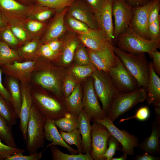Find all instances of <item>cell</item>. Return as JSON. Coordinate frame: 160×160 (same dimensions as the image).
<instances>
[{
  "label": "cell",
  "mask_w": 160,
  "mask_h": 160,
  "mask_svg": "<svg viewBox=\"0 0 160 160\" xmlns=\"http://www.w3.org/2000/svg\"><path fill=\"white\" fill-rule=\"evenodd\" d=\"M113 49L115 54L135 79L138 87L143 88L147 91L149 76L150 64L145 53L131 54L114 46Z\"/></svg>",
  "instance_id": "obj_1"
},
{
  "label": "cell",
  "mask_w": 160,
  "mask_h": 160,
  "mask_svg": "<svg viewBox=\"0 0 160 160\" xmlns=\"http://www.w3.org/2000/svg\"><path fill=\"white\" fill-rule=\"evenodd\" d=\"M117 47L127 53L138 54L152 52L160 48V41L146 39L136 33L130 26L117 37Z\"/></svg>",
  "instance_id": "obj_2"
},
{
  "label": "cell",
  "mask_w": 160,
  "mask_h": 160,
  "mask_svg": "<svg viewBox=\"0 0 160 160\" xmlns=\"http://www.w3.org/2000/svg\"><path fill=\"white\" fill-rule=\"evenodd\" d=\"M46 119L33 103L27 125L26 143V149L30 154L37 152L44 146Z\"/></svg>",
  "instance_id": "obj_3"
},
{
  "label": "cell",
  "mask_w": 160,
  "mask_h": 160,
  "mask_svg": "<svg viewBox=\"0 0 160 160\" xmlns=\"http://www.w3.org/2000/svg\"><path fill=\"white\" fill-rule=\"evenodd\" d=\"M91 77L97 95L102 103V109L107 117L112 103L121 92L107 73L96 69Z\"/></svg>",
  "instance_id": "obj_4"
},
{
  "label": "cell",
  "mask_w": 160,
  "mask_h": 160,
  "mask_svg": "<svg viewBox=\"0 0 160 160\" xmlns=\"http://www.w3.org/2000/svg\"><path fill=\"white\" fill-rule=\"evenodd\" d=\"M33 104L46 119L56 120L68 112L62 99L41 92H31Z\"/></svg>",
  "instance_id": "obj_5"
},
{
  "label": "cell",
  "mask_w": 160,
  "mask_h": 160,
  "mask_svg": "<svg viewBox=\"0 0 160 160\" xmlns=\"http://www.w3.org/2000/svg\"><path fill=\"white\" fill-rule=\"evenodd\" d=\"M147 91L144 88H139L133 91L120 93L112 103L107 117L113 122L120 116L146 99Z\"/></svg>",
  "instance_id": "obj_6"
},
{
  "label": "cell",
  "mask_w": 160,
  "mask_h": 160,
  "mask_svg": "<svg viewBox=\"0 0 160 160\" xmlns=\"http://www.w3.org/2000/svg\"><path fill=\"white\" fill-rule=\"evenodd\" d=\"M94 121L102 124L109 130L111 135L119 142L122 146L120 150L127 155H133L134 153V148L138 147V138L128 131L120 129L116 127L110 119L106 117L102 119H92Z\"/></svg>",
  "instance_id": "obj_7"
},
{
  "label": "cell",
  "mask_w": 160,
  "mask_h": 160,
  "mask_svg": "<svg viewBox=\"0 0 160 160\" xmlns=\"http://www.w3.org/2000/svg\"><path fill=\"white\" fill-rule=\"evenodd\" d=\"M107 73L121 92H130L139 88L135 79L120 59L117 65L111 68Z\"/></svg>",
  "instance_id": "obj_8"
},
{
  "label": "cell",
  "mask_w": 160,
  "mask_h": 160,
  "mask_svg": "<svg viewBox=\"0 0 160 160\" xmlns=\"http://www.w3.org/2000/svg\"><path fill=\"white\" fill-rule=\"evenodd\" d=\"M91 137L92 149L91 156L94 160H104L103 156L107 149V141L111 135L104 125L92 121Z\"/></svg>",
  "instance_id": "obj_9"
},
{
  "label": "cell",
  "mask_w": 160,
  "mask_h": 160,
  "mask_svg": "<svg viewBox=\"0 0 160 160\" xmlns=\"http://www.w3.org/2000/svg\"><path fill=\"white\" fill-rule=\"evenodd\" d=\"M98 98L91 77L88 79L84 85L82 99L83 109L91 119L94 118L102 119L107 117Z\"/></svg>",
  "instance_id": "obj_10"
},
{
  "label": "cell",
  "mask_w": 160,
  "mask_h": 160,
  "mask_svg": "<svg viewBox=\"0 0 160 160\" xmlns=\"http://www.w3.org/2000/svg\"><path fill=\"white\" fill-rule=\"evenodd\" d=\"M112 13L114 18L113 43L115 44L118 36L130 26L131 7L125 0H115L113 2Z\"/></svg>",
  "instance_id": "obj_11"
},
{
  "label": "cell",
  "mask_w": 160,
  "mask_h": 160,
  "mask_svg": "<svg viewBox=\"0 0 160 160\" xmlns=\"http://www.w3.org/2000/svg\"><path fill=\"white\" fill-rule=\"evenodd\" d=\"M157 0H152L141 6L131 8L130 25L136 33L149 40L148 36V17L152 7Z\"/></svg>",
  "instance_id": "obj_12"
},
{
  "label": "cell",
  "mask_w": 160,
  "mask_h": 160,
  "mask_svg": "<svg viewBox=\"0 0 160 160\" xmlns=\"http://www.w3.org/2000/svg\"><path fill=\"white\" fill-rule=\"evenodd\" d=\"M113 47L109 45L97 51L87 49L90 63L97 69L108 73L111 68L117 65L120 59L114 53Z\"/></svg>",
  "instance_id": "obj_13"
},
{
  "label": "cell",
  "mask_w": 160,
  "mask_h": 160,
  "mask_svg": "<svg viewBox=\"0 0 160 160\" xmlns=\"http://www.w3.org/2000/svg\"><path fill=\"white\" fill-rule=\"evenodd\" d=\"M34 71H35L33 76L34 81L63 100V95L60 82L56 73L50 69H41L36 65Z\"/></svg>",
  "instance_id": "obj_14"
},
{
  "label": "cell",
  "mask_w": 160,
  "mask_h": 160,
  "mask_svg": "<svg viewBox=\"0 0 160 160\" xmlns=\"http://www.w3.org/2000/svg\"><path fill=\"white\" fill-rule=\"evenodd\" d=\"M36 62V60L22 62L15 61L0 66L2 72L19 80L22 84H26L30 81Z\"/></svg>",
  "instance_id": "obj_15"
},
{
  "label": "cell",
  "mask_w": 160,
  "mask_h": 160,
  "mask_svg": "<svg viewBox=\"0 0 160 160\" xmlns=\"http://www.w3.org/2000/svg\"><path fill=\"white\" fill-rule=\"evenodd\" d=\"M22 102L19 115V127L23 138L27 140V127L31 111L33 105L31 91L26 84L21 83Z\"/></svg>",
  "instance_id": "obj_16"
},
{
  "label": "cell",
  "mask_w": 160,
  "mask_h": 160,
  "mask_svg": "<svg viewBox=\"0 0 160 160\" xmlns=\"http://www.w3.org/2000/svg\"><path fill=\"white\" fill-rule=\"evenodd\" d=\"M77 34L82 43L87 49L92 50H99L107 46L112 45L103 31L101 29H90L86 33Z\"/></svg>",
  "instance_id": "obj_17"
},
{
  "label": "cell",
  "mask_w": 160,
  "mask_h": 160,
  "mask_svg": "<svg viewBox=\"0 0 160 160\" xmlns=\"http://www.w3.org/2000/svg\"><path fill=\"white\" fill-rule=\"evenodd\" d=\"M113 2L106 0L100 12L95 17L100 28L103 31L110 43L113 46Z\"/></svg>",
  "instance_id": "obj_18"
},
{
  "label": "cell",
  "mask_w": 160,
  "mask_h": 160,
  "mask_svg": "<svg viewBox=\"0 0 160 160\" xmlns=\"http://www.w3.org/2000/svg\"><path fill=\"white\" fill-rule=\"evenodd\" d=\"M68 9V15L80 21L90 28L100 29L94 14L91 9L82 4H73Z\"/></svg>",
  "instance_id": "obj_19"
},
{
  "label": "cell",
  "mask_w": 160,
  "mask_h": 160,
  "mask_svg": "<svg viewBox=\"0 0 160 160\" xmlns=\"http://www.w3.org/2000/svg\"><path fill=\"white\" fill-rule=\"evenodd\" d=\"M55 120L46 119L44 126L45 139L51 143L48 144L44 150L51 145H60L66 148L71 154H77V150L72 148L62 137L55 124Z\"/></svg>",
  "instance_id": "obj_20"
},
{
  "label": "cell",
  "mask_w": 160,
  "mask_h": 160,
  "mask_svg": "<svg viewBox=\"0 0 160 160\" xmlns=\"http://www.w3.org/2000/svg\"><path fill=\"white\" fill-rule=\"evenodd\" d=\"M91 120L83 109L78 115V129L81 136L82 151L84 154H90L92 151Z\"/></svg>",
  "instance_id": "obj_21"
},
{
  "label": "cell",
  "mask_w": 160,
  "mask_h": 160,
  "mask_svg": "<svg viewBox=\"0 0 160 160\" xmlns=\"http://www.w3.org/2000/svg\"><path fill=\"white\" fill-rule=\"evenodd\" d=\"M150 73L146 99L148 105L160 107V78L153 71L151 61L149 63Z\"/></svg>",
  "instance_id": "obj_22"
},
{
  "label": "cell",
  "mask_w": 160,
  "mask_h": 160,
  "mask_svg": "<svg viewBox=\"0 0 160 160\" xmlns=\"http://www.w3.org/2000/svg\"><path fill=\"white\" fill-rule=\"evenodd\" d=\"M152 130L150 135L139 144L140 148L151 154H157L160 151V125L156 122L151 124Z\"/></svg>",
  "instance_id": "obj_23"
},
{
  "label": "cell",
  "mask_w": 160,
  "mask_h": 160,
  "mask_svg": "<svg viewBox=\"0 0 160 160\" xmlns=\"http://www.w3.org/2000/svg\"><path fill=\"white\" fill-rule=\"evenodd\" d=\"M82 96V88L78 83L70 95L63 99V104L68 112L78 116L83 109Z\"/></svg>",
  "instance_id": "obj_24"
},
{
  "label": "cell",
  "mask_w": 160,
  "mask_h": 160,
  "mask_svg": "<svg viewBox=\"0 0 160 160\" xmlns=\"http://www.w3.org/2000/svg\"><path fill=\"white\" fill-rule=\"evenodd\" d=\"M67 11V7L65 8L52 20L44 37L45 43L57 39L63 33L65 30L64 17Z\"/></svg>",
  "instance_id": "obj_25"
},
{
  "label": "cell",
  "mask_w": 160,
  "mask_h": 160,
  "mask_svg": "<svg viewBox=\"0 0 160 160\" xmlns=\"http://www.w3.org/2000/svg\"><path fill=\"white\" fill-rule=\"evenodd\" d=\"M7 85L10 93L12 104L17 119L19 118L22 102V95L20 87L15 79L10 77L7 80Z\"/></svg>",
  "instance_id": "obj_26"
},
{
  "label": "cell",
  "mask_w": 160,
  "mask_h": 160,
  "mask_svg": "<svg viewBox=\"0 0 160 160\" xmlns=\"http://www.w3.org/2000/svg\"><path fill=\"white\" fill-rule=\"evenodd\" d=\"M55 122L57 127L61 131L69 132L78 128V116L70 112Z\"/></svg>",
  "instance_id": "obj_27"
},
{
  "label": "cell",
  "mask_w": 160,
  "mask_h": 160,
  "mask_svg": "<svg viewBox=\"0 0 160 160\" xmlns=\"http://www.w3.org/2000/svg\"><path fill=\"white\" fill-rule=\"evenodd\" d=\"M62 45V42L57 39L50 40L39 47L38 54L46 58H53L59 53Z\"/></svg>",
  "instance_id": "obj_28"
},
{
  "label": "cell",
  "mask_w": 160,
  "mask_h": 160,
  "mask_svg": "<svg viewBox=\"0 0 160 160\" xmlns=\"http://www.w3.org/2000/svg\"><path fill=\"white\" fill-rule=\"evenodd\" d=\"M53 160H92L89 153L68 154L63 153L56 145L49 146Z\"/></svg>",
  "instance_id": "obj_29"
},
{
  "label": "cell",
  "mask_w": 160,
  "mask_h": 160,
  "mask_svg": "<svg viewBox=\"0 0 160 160\" xmlns=\"http://www.w3.org/2000/svg\"><path fill=\"white\" fill-rule=\"evenodd\" d=\"M79 44L78 40L73 36L69 37L66 41L61 57V61L63 64L68 65L72 61L76 50Z\"/></svg>",
  "instance_id": "obj_30"
},
{
  "label": "cell",
  "mask_w": 160,
  "mask_h": 160,
  "mask_svg": "<svg viewBox=\"0 0 160 160\" xmlns=\"http://www.w3.org/2000/svg\"><path fill=\"white\" fill-rule=\"evenodd\" d=\"M17 52L11 49L5 42L0 41V66L20 59Z\"/></svg>",
  "instance_id": "obj_31"
},
{
  "label": "cell",
  "mask_w": 160,
  "mask_h": 160,
  "mask_svg": "<svg viewBox=\"0 0 160 160\" xmlns=\"http://www.w3.org/2000/svg\"><path fill=\"white\" fill-rule=\"evenodd\" d=\"M0 116L7 121L11 126L15 124L17 118L12 104L0 95Z\"/></svg>",
  "instance_id": "obj_32"
},
{
  "label": "cell",
  "mask_w": 160,
  "mask_h": 160,
  "mask_svg": "<svg viewBox=\"0 0 160 160\" xmlns=\"http://www.w3.org/2000/svg\"><path fill=\"white\" fill-rule=\"evenodd\" d=\"M39 47L38 41L34 40L25 44L17 52L20 58L23 57L27 61L36 60Z\"/></svg>",
  "instance_id": "obj_33"
},
{
  "label": "cell",
  "mask_w": 160,
  "mask_h": 160,
  "mask_svg": "<svg viewBox=\"0 0 160 160\" xmlns=\"http://www.w3.org/2000/svg\"><path fill=\"white\" fill-rule=\"evenodd\" d=\"M60 133L65 141L69 145H74L77 148L78 153H82V139L79 129L69 132L60 130Z\"/></svg>",
  "instance_id": "obj_34"
},
{
  "label": "cell",
  "mask_w": 160,
  "mask_h": 160,
  "mask_svg": "<svg viewBox=\"0 0 160 160\" xmlns=\"http://www.w3.org/2000/svg\"><path fill=\"white\" fill-rule=\"evenodd\" d=\"M0 138L6 144L12 147H17L11 126L0 116Z\"/></svg>",
  "instance_id": "obj_35"
},
{
  "label": "cell",
  "mask_w": 160,
  "mask_h": 160,
  "mask_svg": "<svg viewBox=\"0 0 160 160\" xmlns=\"http://www.w3.org/2000/svg\"><path fill=\"white\" fill-rule=\"evenodd\" d=\"M96 69L92 63L88 65H77L71 69V75L78 81L83 80L91 76Z\"/></svg>",
  "instance_id": "obj_36"
},
{
  "label": "cell",
  "mask_w": 160,
  "mask_h": 160,
  "mask_svg": "<svg viewBox=\"0 0 160 160\" xmlns=\"http://www.w3.org/2000/svg\"><path fill=\"white\" fill-rule=\"evenodd\" d=\"M74 58L77 65H88L91 63L87 50L81 44H79L77 47L75 52Z\"/></svg>",
  "instance_id": "obj_37"
},
{
  "label": "cell",
  "mask_w": 160,
  "mask_h": 160,
  "mask_svg": "<svg viewBox=\"0 0 160 160\" xmlns=\"http://www.w3.org/2000/svg\"><path fill=\"white\" fill-rule=\"evenodd\" d=\"M78 83V81L71 75L66 76L62 87L63 98L70 95Z\"/></svg>",
  "instance_id": "obj_38"
},
{
  "label": "cell",
  "mask_w": 160,
  "mask_h": 160,
  "mask_svg": "<svg viewBox=\"0 0 160 160\" xmlns=\"http://www.w3.org/2000/svg\"><path fill=\"white\" fill-rule=\"evenodd\" d=\"M108 147L103 156L104 160H111L113 157L117 150H119L121 145L119 142L113 136L111 135L107 141Z\"/></svg>",
  "instance_id": "obj_39"
},
{
  "label": "cell",
  "mask_w": 160,
  "mask_h": 160,
  "mask_svg": "<svg viewBox=\"0 0 160 160\" xmlns=\"http://www.w3.org/2000/svg\"><path fill=\"white\" fill-rule=\"evenodd\" d=\"M43 5L60 9L71 6L75 0H37Z\"/></svg>",
  "instance_id": "obj_40"
},
{
  "label": "cell",
  "mask_w": 160,
  "mask_h": 160,
  "mask_svg": "<svg viewBox=\"0 0 160 160\" xmlns=\"http://www.w3.org/2000/svg\"><path fill=\"white\" fill-rule=\"evenodd\" d=\"M0 5L4 9L13 12L25 10L26 7L14 0H0Z\"/></svg>",
  "instance_id": "obj_41"
},
{
  "label": "cell",
  "mask_w": 160,
  "mask_h": 160,
  "mask_svg": "<svg viewBox=\"0 0 160 160\" xmlns=\"http://www.w3.org/2000/svg\"><path fill=\"white\" fill-rule=\"evenodd\" d=\"M67 21L70 27L77 33H85L91 29L82 22L69 15Z\"/></svg>",
  "instance_id": "obj_42"
},
{
  "label": "cell",
  "mask_w": 160,
  "mask_h": 160,
  "mask_svg": "<svg viewBox=\"0 0 160 160\" xmlns=\"http://www.w3.org/2000/svg\"><path fill=\"white\" fill-rule=\"evenodd\" d=\"M148 36L149 40L160 41V16L148 25Z\"/></svg>",
  "instance_id": "obj_43"
},
{
  "label": "cell",
  "mask_w": 160,
  "mask_h": 160,
  "mask_svg": "<svg viewBox=\"0 0 160 160\" xmlns=\"http://www.w3.org/2000/svg\"><path fill=\"white\" fill-rule=\"evenodd\" d=\"M24 149L9 146L2 142L0 138V160H5L8 156L18 153H23Z\"/></svg>",
  "instance_id": "obj_44"
},
{
  "label": "cell",
  "mask_w": 160,
  "mask_h": 160,
  "mask_svg": "<svg viewBox=\"0 0 160 160\" xmlns=\"http://www.w3.org/2000/svg\"><path fill=\"white\" fill-rule=\"evenodd\" d=\"M43 151H37L29 155H24L23 153H18L10 155L5 160H39L42 157Z\"/></svg>",
  "instance_id": "obj_45"
},
{
  "label": "cell",
  "mask_w": 160,
  "mask_h": 160,
  "mask_svg": "<svg viewBox=\"0 0 160 160\" xmlns=\"http://www.w3.org/2000/svg\"><path fill=\"white\" fill-rule=\"evenodd\" d=\"M150 114V111L148 108L146 106H143L137 110L135 115L125 119H121L119 123L133 119H136L141 121H145L149 118Z\"/></svg>",
  "instance_id": "obj_46"
},
{
  "label": "cell",
  "mask_w": 160,
  "mask_h": 160,
  "mask_svg": "<svg viewBox=\"0 0 160 160\" xmlns=\"http://www.w3.org/2000/svg\"><path fill=\"white\" fill-rule=\"evenodd\" d=\"M2 38L7 44L11 45H16L19 43L18 39L13 34L11 29L7 28L2 33Z\"/></svg>",
  "instance_id": "obj_47"
},
{
  "label": "cell",
  "mask_w": 160,
  "mask_h": 160,
  "mask_svg": "<svg viewBox=\"0 0 160 160\" xmlns=\"http://www.w3.org/2000/svg\"><path fill=\"white\" fill-rule=\"evenodd\" d=\"M160 10V0H157L152 7L149 12L148 17L149 25L156 21L160 16L159 14Z\"/></svg>",
  "instance_id": "obj_48"
},
{
  "label": "cell",
  "mask_w": 160,
  "mask_h": 160,
  "mask_svg": "<svg viewBox=\"0 0 160 160\" xmlns=\"http://www.w3.org/2000/svg\"><path fill=\"white\" fill-rule=\"evenodd\" d=\"M95 16L100 12L106 0H86Z\"/></svg>",
  "instance_id": "obj_49"
},
{
  "label": "cell",
  "mask_w": 160,
  "mask_h": 160,
  "mask_svg": "<svg viewBox=\"0 0 160 160\" xmlns=\"http://www.w3.org/2000/svg\"><path fill=\"white\" fill-rule=\"evenodd\" d=\"M153 58L151 65L153 69L158 75H160V52L157 50L152 52L149 54Z\"/></svg>",
  "instance_id": "obj_50"
},
{
  "label": "cell",
  "mask_w": 160,
  "mask_h": 160,
  "mask_svg": "<svg viewBox=\"0 0 160 160\" xmlns=\"http://www.w3.org/2000/svg\"><path fill=\"white\" fill-rule=\"evenodd\" d=\"M11 30L15 36L21 41L25 40L27 37L26 33L21 26L18 25H12Z\"/></svg>",
  "instance_id": "obj_51"
},
{
  "label": "cell",
  "mask_w": 160,
  "mask_h": 160,
  "mask_svg": "<svg viewBox=\"0 0 160 160\" xmlns=\"http://www.w3.org/2000/svg\"><path fill=\"white\" fill-rule=\"evenodd\" d=\"M52 13V11L50 9H43L35 13L33 17L38 21H44L49 19Z\"/></svg>",
  "instance_id": "obj_52"
},
{
  "label": "cell",
  "mask_w": 160,
  "mask_h": 160,
  "mask_svg": "<svg viewBox=\"0 0 160 160\" xmlns=\"http://www.w3.org/2000/svg\"><path fill=\"white\" fill-rule=\"evenodd\" d=\"M2 71L0 66V95L11 103V100L10 93L2 83Z\"/></svg>",
  "instance_id": "obj_53"
},
{
  "label": "cell",
  "mask_w": 160,
  "mask_h": 160,
  "mask_svg": "<svg viewBox=\"0 0 160 160\" xmlns=\"http://www.w3.org/2000/svg\"><path fill=\"white\" fill-rule=\"evenodd\" d=\"M43 23L39 21L30 20L27 24V27L29 31L32 33H35L39 31L43 27Z\"/></svg>",
  "instance_id": "obj_54"
},
{
  "label": "cell",
  "mask_w": 160,
  "mask_h": 160,
  "mask_svg": "<svg viewBox=\"0 0 160 160\" xmlns=\"http://www.w3.org/2000/svg\"><path fill=\"white\" fill-rule=\"evenodd\" d=\"M136 160H159L160 158L148 153L145 152L142 154L137 155L133 158Z\"/></svg>",
  "instance_id": "obj_55"
},
{
  "label": "cell",
  "mask_w": 160,
  "mask_h": 160,
  "mask_svg": "<svg viewBox=\"0 0 160 160\" xmlns=\"http://www.w3.org/2000/svg\"><path fill=\"white\" fill-rule=\"evenodd\" d=\"M152 0H126V3L131 7H138L144 5Z\"/></svg>",
  "instance_id": "obj_56"
},
{
  "label": "cell",
  "mask_w": 160,
  "mask_h": 160,
  "mask_svg": "<svg viewBox=\"0 0 160 160\" xmlns=\"http://www.w3.org/2000/svg\"><path fill=\"white\" fill-rule=\"evenodd\" d=\"M156 114V123L160 125V107H154Z\"/></svg>",
  "instance_id": "obj_57"
},
{
  "label": "cell",
  "mask_w": 160,
  "mask_h": 160,
  "mask_svg": "<svg viewBox=\"0 0 160 160\" xmlns=\"http://www.w3.org/2000/svg\"><path fill=\"white\" fill-rule=\"evenodd\" d=\"M127 155L125 153H123L122 155L119 157L112 158L111 160H125L127 158Z\"/></svg>",
  "instance_id": "obj_58"
},
{
  "label": "cell",
  "mask_w": 160,
  "mask_h": 160,
  "mask_svg": "<svg viewBox=\"0 0 160 160\" xmlns=\"http://www.w3.org/2000/svg\"><path fill=\"white\" fill-rule=\"evenodd\" d=\"M6 22L3 19L0 15V28L4 27L6 25Z\"/></svg>",
  "instance_id": "obj_59"
},
{
  "label": "cell",
  "mask_w": 160,
  "mask_h": 160,
  "mask_svg": "<svg viewBox=\"0 0 160 160\" xmlns=\"http://www.w3.org/2000/svg\"><path fill=\"white\" fill-rule=\"evenodd\" d=\"M109 0L110 1H111L113 2L115 0Z\"/></svg>",
  "instance_id": "obj_60"
},
{
  "label": "cell",
  "mask_w": 160,
  "mask_h": 160,
  "mask_svg": "<svg viewBox=\"0 0 160 160\" xmlns=\"http://www.w3.org/2000/svg\"><path fill=\"white\" fill-rule=\"evenodd\" d=\"M126 1V0H125Z\"/></svg>",
  "instance_id": "obj_61"
}]
</instances>
